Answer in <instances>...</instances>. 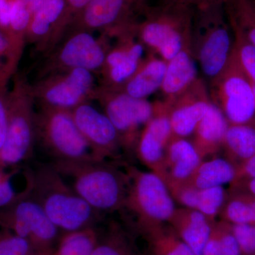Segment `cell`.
<instances>
[{
  "mask_svg": "<svg viewBox=\"0 0 255 255\" xmlns=\"http://www.w3.org/2000/svg\"><path fill=\"white\" fill-rule=\"evenodd\" d=\"M31 17V13L20 0H12L10 12V27L16 32L26 31L29 26Z\"/></svg>",
  "mask_w": 255,
  "mask_h": 255,
  "instance_id": "obj_38",
  "label": "cell"
},
{
  "mask_svg": "<svg viewBox=\"0 0 255 255\" xmlns=\"http://www.w3.org/2000/svg\"><path fill=\"white\" fill-rule=\"evenodd\" d=\"M8 130V112L0 99V150L4 145Z\"/></svg>",
  "mask_w": 255,
  "mask_h": 255,
  "instance_id": "obj_41",
  "label": "cell"
},
{
  "mask_svg": "<svg viewBox=\"0 0 255 255\" xmlns=\"http://www.w3.org/2000/svg\"><path fill=\"white\" fill-rule=\"evenodd\" d=\"M92 0H66L69 15L72 20L90 4Z\"/></svg>",
  "mask_w": 255,
  "mask_h": 255,
  "instance_id": "obj_42",
  "label": "cell"
},
{
  "mask_svg": "<svg viewBox=\"0 0 255 255\" xmlns=\"http://www.w3.org/2000/svg\"><path fill=\"white\" fill-rule=\"evenodd\" d=\"M237 175V167L226 158H215L201 162L188 182L198 188L223 187L232 184Z\"/></svg>",
  "mask_w": 255,
  "mask_h": 255,
  "instance_id": "obj_25",
  "label": "cell"
},
{
  "mask_svg": "<svg viewBox=\"0 0 255 255\" xmlns=\"http://www.w3.org/2000/svg\"><path fill=\"white\" fill-rule=\"evenodd\" d=\"M131 38L132 35L126 36L120 46L109 50L102 68L107 78L106 88L122 90L143 61L142 56L145 46L140 41H131Z\"/></svg>",
  "mask_w": 255,
  "mask_h": 255,
  "instance_id": "obj_17",
  "label": "cell"
},
{
  "mask_svg": "<svg viewBox=\"0 0 255 255\" xmlns=\"http://www.w3.org/2000/svg\"><path fill=\"white\" fill-rule=\"evenodd\" d=\"M230 26L233 32V51L248 78L255 82V48L240 28L234 25Z\"/></svg>",
  "mask_w": 255,
  "mask_h": 255,
  "instance_id": "obj_31",
  "label": "cell"
},
{
  "mask_svg": "<svg viewBox=\"0 0 255 255\" xmlns=\"http://www.w3.org/2000/svg\"><path fill=\"white\" fill-rule=\"evenodd\" d=\"M33 15L41 8L45 0H20Z\"/></svg>",
  "mask_w": 255,
  "mask_h": 255,
  "instance_id": "obj_45",
  "label": "cell"
},
{
  "mask_svg": "<svg viewBox=\"0 0 255 255\" xmlns=\"http://www.w3.org/2000/svg\"><path fill=\"white\" fill-rule=\"evenodd\" d=\"M228 127L229 123L222 111L211 102L193 133L191 142L203 160L216 155L222 149Z\"/></svg>",
  "mask_w": 255,
  "mask_h": 255,
  "instance_id": "obj_22",
  "label": "cell"
},
{
  "mask_svg": "<svg viewBox=\"0 0 255 255\" xmlns=\"http://www.w3.org/2000/svg\"><path fill=\"white\" fill-rule=\"evenodd\" d=\"M179 1H181V0H179Z\"/></svg>",
  "mask_w": 255,
  "mask_h": 255,
  "instance_id": "obj_50",
  "label": "cell"
},
{
  "mask_svg": "<svg viewBox=\"0 0 255 255\" xmlns=\"http://www.w3.org/2000/svg\"><path fill=\"white\" fill-rule=\"evenodd\" d=\"M181 1L191 5L194 7H199V6H206L214 3L223 2L224 0H181Z\"/></svg>",
  "mask_w": 255,
  "mask_h": 255,
  "instance_id": "obj_46",
  "label": "cell"
},
{
  "mask_svg": "<svg viewBox=\"0 0 255 255\" xmlns=\"http://www.w3.org/2000/svg\"><path fill=\"white\" fill-rule=\"evenodd\" d=\"M143 16L135 32L144 46L166 62L191 43L195 8L179 0H139Z\"/></svg>",
  "mask_w": 255,
  "mask_h": 255,
  "instance_id": "obj_3",
  "label": "cell"
},
{
  "mask_svg": "<svg viewBox=\"0 0 255 255\" xmlns=\"http://www.w3.org/2000/svg\"><path fill=\"white\" fill-rule=\"evenodd\" d=\"M24 177L28 194L60 231L94 228L107 217L82 199L50 162L25 169Z\"/></svg>",
  "mask_w": 255,
  "mask_h": 255,
  "instance_id": "obj_1",
  "label": "cell"
},
{
  "mask_svg": "<svg viewBox=\"0 0 255 255\" xmlns=\"http://www.w3.org/2000/svg\"><path fill=\"white\" fill-rule=\"evenodd\" d=\"M26 192L12 205L0 210V226L8 228L31 243L36 253L49 255V249L60 230L41 206Z\"/></svg>",
  "mask_w": 255,
  "mask_h": 255,
  "instance_id": "obj_9",
  "label": "cell"
},
{
  "mask_svg": "<svg viewBox=\"0 0 255 255\" xmlns=\"http://www.w3.org/2000/svg\"><path fill=\"white\" fill-rule=\"evenodd\" d=\"M138 0H92L72 20L74 29L114 31L131 22Z\"/></svg>",
  "mask_w": 255,
  "mask_h": 255,
  "instance_id": "obj_16",
  "label": "cell"
},
{
  "mask_svg": "<svg viewBox=\"0 0 255 255\" xmlns=\"http://www.w3.org/2000/svg\"><path fill=\"white\" fill-rule=\"evenodd\" d=\"M228 191L223 187L200 189L196 210L211 221L219 216L227 199Z\"/></svg>",
  "mask_w": 255,
  "mask_h": 255,
  "instance_id": "obj_32",
  "label": "cell"
},
{
  "mask_svg": "<svg viewBox=\"0 0 255 255\" xmlns=\"http://www.w3.org/2000/svg\"><path fill=\"white\" fill-rule=\"evenodd\" d=\"M128 189L118 213L122 223L144 234L152 228L168 223L176 208L168 187L155 172H145L128 164Z\"/></svg>",
  "mask_w": 255,
  "mask_h": 255,
  "instance_id": "obj_4",
  "label": "cell"
},
{
  "mask_svg": "<svg viewBox=\"0 0 255 255\" xmlns=\"http://www.w3.org/2000/svg\"><path fill=\"white\" fill-rule=\"evenodd\" d=\"M142 236L147 241L150 255H196L169 223L152 228Z\"/></svg>",
  "mask_w": 255,
  "mask_h": 255,
  "instance_id": "obj_27",
  "label": "cell"
},
{
  "mask_svg": "<svg viewBox=\"0 0 255 255\" xmlns=\"http://www.w3.org/2000/svg\"><path fill=\"white\" fill-rule=\"evenodd\" d=\"M231 225L243 255H255V225Z\"/></svg>",
  "mask_w": 255,
  "mask_h": 255,
  "instance_id": "obj_37",
  "label": "cell"
},
{
  "mask_svg": "<svg viewBox=\"0 0 255 255\" xmlns=\"http://www.w3.org/2000/svg\"><path fill=\"white\" fill-rule=\"evenodd\" d=\"M6 169L0 164V210L12 205L26 192V187L21 193L15 191L12 177L17 173L18 168L12 169L10 172Z\"/></svg>",
  "mask_w": 255,
  "mask_h": 255,
  "instance_id": "obj_34",
  "label": "cell"
},
{
  "mask_svg": "<svg viewBox=\"0 0 255 255\" xmlns=\"http://www.w3.org/2000/svg\"><path fill=\"white\" fill-rule=\"evenodd\" d=\"M8 113V130L4 145L0 150V164L5 168H19L32 159L36 144L35 113L26 101Z\"/></svg>",
  "mask_w": 255,
  "mask_h": 255,
  "instance_id": "obj_12",
  "label": "cell"
},
{
  "mask_svg": "<svg viewBox=\"0 0 255 255\" xmlns=\"http://www.w3.org/2000/svg\"><path fill=\"white\" fill-rule=\"evenodd\" d=\"M202 255H223L215 224L211 237L206 244Z\"/></svg>",
  "mask_w": 255,
  "mask_h": 255,
  "instance_id": "obj_40",
  "label": "cell"
},
{
  "mask_svg": "<svg viewBox=\"0 0 255 255\" xmlns=\"http://www.w3.org/2000/svg\"><path fill=\"white\" fill-rule=\"evenodd\" d=\"M219 215L222 221L230 224L253 225V212L246 191L241 188L231 187Z\"/></svg>",
  "mask_w": 255,
  "mask_h": 255,
  "instance_id": "obj_29",
  "label": "cell"
},
{
  "mask_svg": "<svg viewBox=\"0 0 255 255\" xmlns=\"http://www.w3.org/2000/svg\"><path fill=\"white\" fill-rule=\"evenodd\" d=\"M202 162L192 142L186 138L172 136L158 176L167 187L187 182Z\"/></svg>",
  "mask_w": 255,
  "mask_h": 255,
  "instance_id": "obj_18",
  "label": "cell"
},
{
  "mask_svg": "<svg viewBox=\"0 0 255 255\" xmlns=\"http://www.w3.org/2000/svg\"><path fill=\"white\" fill-rule=\"evenodd\" d=\"M11 1L12 0H0V26H9Z\"/></svg>",
  "mask_w": 255,
  "mask_h": 255,
  "instance_id": "obj_43",
  "label": "cell"
},
{
  "mask_svg": "<svg viewBox=\"0 0 255 255\" xmlns=\"http://www.w3.org/2000/svg\"><path fill=\"white\" fill-rule=\"evenodd\" d=\"M0 231V255H32L36 253L31 243L8 228Z\"/></svg>",
  "mask_w": 255,
  "mask_h": 255,
  "instance_id": "obj_33",
  "label": "cell"
},
{
  "mask_svg": "<svg viewBox=\"0 0 255 255\" xmlns=\"http://www.w3.org/2000/svg\"><path fill=\"white\" fill-rule=\"evenodd\" d=\"M169 112V105L163 101L154 103L153 116L142 129L135 151L140 162L157 175L172 137Z\"/></svg>",
  "mask_w": 255,
  "mask_h": 255,
  "instance_id": "obj_14",
  "label": "cell"
},
{
  "mask_svg": "<svg viewBox=\"0 0 255 255\" xmlns=\"http://www.w3.org/2000/svg\"><path fill=\"white\" fill-rule=\"evenodd\" d=\"M200 211L189 208H176L168 223L196 255L203 251L215 224Z\"/></svg>",
  "mask_w": 255,
  "mask_h": 255,
  "instance_id": "obj_20",
  "label": "cell"
},
{
  "mask_svg": "<svg viewBox=\"0 0 255 255\" xmlns=\"http://www.w3.org/2000/svg\"><path fill=\"white\" fill-rule=\"evenodd\" d=\"M211 102L209 88L198 78L187 91L168 105L172 136L186 138L193 135Z\"/></svg>",
  "mask_w": 255,
  "mask_h": 255,
  "instance_id": "obj_15",
  "label": "cell"
},
{
  "mask_svg": "<svg viewBox=\"0 0 255 255\" xmlns=\"http://www.w3.org/2000/svg\"><path fill=\"white\" fill-rule=\"evenodd\" d=\"M167 69V62L151 55L143 60L140 68L122 87L121 91L134 98L147 100L160 90Z\"/></svg>",
  "mask_w": 255,
  "mask_h": 255,
  "instance_id": "obj_23",
  "label": "cell"
},
{
  "mask_svg": "<svg viewBox=\"0 0 255 255\" xmlns=\"http://www.w3.org/2000/svg\"><path fill=\"white\" fill-rule=\"evenodd\" d=\"M255 177V154L237 168V175L232 184L243 182Z\"/></svg>",
  "mask_w": 255,
  "mask_h": 255,
  "instance_id": "obj_39",
  "label": "cell"
},
{
  "mask_svg": "<svg viewBox=\"0 0 255 255\" xmlns=\"http://www.w3.org/2000/svg\"><path fill=\"white\" fill-rule=\"evenodd\" d=\"M92 255H140L123 223L110 221L102 237L97 235Z\"/></svg>",
  "mask_w": 255,
  "mask_h": 255,
  "instance_id": "obj_26",
  "label": "cell"
},
{
  "mask_svg": "<svg viewBox=\"0 0 255 255\" xmlns=\"http://www.w3.org/2000/svg\"><path fill=\"white\" fill-rule=\"evenodd\" d=\"M94 95L98 96L105 114L118 132L124 155L130 158L135 153L142 129L153 116L154 104L106 87Z\"/></svg>",
  "mask_w": 255,
  "mask_h": 255,
  "instance_id": "obj_8",
  "label": "cell"
},
{
  "mask_svg": "<svg viewBox=\"0 0 255 255\" xmlns=\"http://www.w3.org/2000/svg\"><path fill=\"white\" fill-rule=\"evenodd\" d=\"M245 191H246L248 201H249L250 205H251L252 209V212H253V225H255V196H253V194H251V193L248 192V191H247L246 190Z\"/></svg>",
  "mask_w": 255,
  "mask_h": 255,
  "instance_id": "obj_47",
  "label": "cell"
},
{
  "mask_svg": "<svg viewBox=\"0 0 255 255\" xmlns=\"http://www.w3.org/2000/svg\"><path fill=\"white\" fill-rule=\"evenodd\" d=\"M72 114L96 159L127 162L118 132L105 114L85 102L72 110Z\"/></svg>",
  "mask_w": 255,
  "mask_h": 255,
  "instance_id": "obj_11",
  "label": "cell"
},
{
  "mask_svg": "<svg viewBox=\"0 0 255 255\" xmlns=\"http://www.w3.org/2000/svg\"><path fill=\"white\" fill-rule=\"evenodd\" d=\"M251 82L252 87H253V94H254L255 104V82L252 81V80H251Z\"/></svg>",
  "mask_w": 255,
  "mask_h": 255,
  "instance_id": "obj_49",
  "label": "cell"
},
{
  "mask_svg": "<svg viewBox=\"0 0 255 255\" xmlns=\"http://www.w3.org/2000/svg\"><path fill=\"white\" fill-rule=\"evenodd\" d=\"M70 187L96 211L107 216L119 212L129 184L128 162L97 159L50 162Z\"/></svg>",
  "mask_w": 255,
  "mask_h": 255,
  "instance_id": "obj_2",
  "label": "cell"
},
{
  "mask_svg": "<svg viewBox=\"0 0 255 255\" xmlns=\"http://www.w3.org/2000/svg\"><path fill=\"white\" fill-rule=\"evenodd\" d=\"M7 46V43L4 38V36L0 33V53L4 51Z\"/></svg>",
  "mask_w": 255,
  "mask_h": 255,
  "instance_id": "obj_48",
  "label": "cell"
},
{
  "mask_svg": "<svg viewBox=\"0 0 255 255\" xmlns=\"http://www.w3.org/2000/svg\"><path fill=\"white\" fill-rule=\"evenodd\" d=\"M109 50L91 32L74 29L54 55L53 70L65 72L82 68L90 72L103 68Z\"/></svg>",
  "mask_w": 255,
  "mask_h": 255,
  "instance_id": "obj_13",
  "label": "cell"
},
{
  "mask_svg": "<svg viewBox=\"0 0 255 255\" xmlns=\"http://www.w3.org/2000/svg\"><path fill=\"white\" fill-rule=\"evenodd\" d=\"M222 149L226 159L238 168L255 154V125L229 124Z\"/></svg>",
  "mask_w": 255,
  "mask_h": 255,
  "instance_id": "obj_24",
  "label": "cell"
},
{
  "mask_svg": "<svg viewBox=\"0 0 255 255\" xmlns=\"http://www.w3.org/2000/svg\"><path fill=\"white\" fill-rule=\"evenodd\" d=\"M231 187L241 188V189H245V190L248 191V192L255 196V177L247 179V180L243 181V182L231 184Z\"/></svg>",
  "mask_w": 255,
  "mask_h": 255,
  "instance_id": "obj_44",
  "label": "cell"
},
{
  "mask_svg": "<svg viewBox=\"0 0 255 255\" xmlns=\"http://www.w3.org/2000/svg\"><path fill=\"white\" fill-rule=\"evenodd\" d=\"M194 8L191 50L210 81L219 76L227 65L233 50V32L223 2Z\"/></svg>",
  "mask_w": 255,
  "mask_h": 255,
  "instance_id": "obj_5",
  "label": "cell"
},
{
  "mask_svg": "<svg viewBox=\"0 0 255 255\" xmlns=\"http://www.w3.org/2000/svg\"><path fill=\"white\" fill-rule=\"evenodd\" d=\"M223 255H243L231 225L221 221L215 223Z\"/></svg>",
  "mask_w": 255,
  "mask_h": 255,
  "instance_id": "obj_36",
  "label": "cell"
},
{
  "mask_svg": "<svg viewBox=\"0 0 255 255\" xmlns=\"http://www.w3.org/2000/svg\"><path fill=\"white\" fill-rule=\"evenodd\" d=\"M228 23L237 26L255 48V0H224Z\"/></svg>",
  "mask_w": 255,
  "mask_h": 255,
  "instance_id": "obj_28",
  "label": "cell"
},
{
  "mask_svg": "<svg viewBox=\"0 0 255 255\" xmlns=\"http://www.w3.org/2000/svg\"><path fill=\"white\" fill-rule=\"evenodd\" d=\"M168 189L174 201L183 207L196 210L200 189L194 187L188 181L169 186Z\"/></svg>",
  "mask_w": 255,
  "mask_h": 255,
  "instance_id": "obj_35",
  "label": "cell"
},
{
  "mask_svg": "<svg viewBox=\"0 0 255 255\" xmlns=\"http://www.w3.org/2000/svg\"><path fill=\"white\" fill-rule=\"evenodd\" d=\"M71 21L66 0H45L41 8L32 15L28 31L38 45L49 41L50 43V38L55 41Z\"/></svg>",
  "mask_w": 255,
  "mask_h": 255,
  "instance_id": "obj_21",
  "label": "cell"
},
{
  "mask_svg": "<svg viewBox=\"0 0 255 255\" xmlns=\"http://www.w3.org/2000/svg\"><path fill=\"white\" fill-rule=\"evenodd\" d=\"M196 63L191 43L167 62V69L160 89L163 94L164 102L171 105L197 80Z\"/></svg>",
  "mask_w": 255,
  "mask_h": 255,
  "instance_id": "obj_19",
  "label": "cell"
},
{
  "mask_svg": "<svg viewBox=\"0 0 255 255\" xmlns=\"http://www.w3.org/2000/svg\"><path fill=\"white\" fill-rule=\"evenodd\" d=\"M210 99L218 106L229 124L255 125L254 94L251 80L233 50L227 65L209 81Z\"/></svg>",
  "mask_w": 255,
  "mask_h": 255,
  "instance_id": "obj_7",
  "label": "cell"
},
{
  "mask_svg": "<svg viewBox=\"0 0 255 255\" xmlns=\"http://www.w3.org/2000/svg\"><path fill=\"white\" fill-rule=\"evenodd\" d=\"M36 143L49 162L96 159L79 130L72 111L41 107L35 113Z\"/></svg>",
  "mask_w": 255,
  "mask_h": 255,
  "instance_id": "obj_6",
  "label": "cell"
},
{
  "mask_svg": "<svg viewBox=\"0 0 255 255\" xmlns=\"http://www.w3.org/2000/svg\"><path fill=\"white\" fill-rule=\"evenodd\" d=\"M97 239L95 228L66 233L53 255H92Z\"/></svg>",
  "mask_w": 255,
  "mask_h": 255,
  "instance_id": "obj_30",
  "label": "cell"
},
{
  "mask_svg": "<svg viewBox=\"0 0 255 255\" xmlns=\"http://www.w3.org/2000/svg\"><path fill=\"white\" fill-rule=\"evenodd\" d=\"M94 84L92 72L72 69L43 80L34 96L41 107L72 111L94 95Z\"/></svg>",
  "mask_w": 255,
  "mask_h": 255,
  "instance_id": "obj_10",
  "label": "cell"
}]
</instances>
